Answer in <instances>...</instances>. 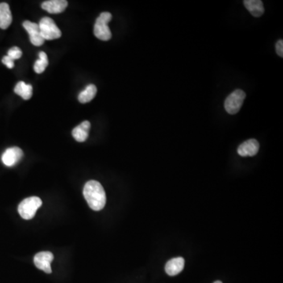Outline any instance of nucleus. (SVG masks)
I'll return each mask as SVG.
<instances>
[{"instance_id": "obj_18", "label": "nucleus", "mask_w": 283, "mask_h": 283, "mask_svg": "<svg viewBox=\"0 0 283 283\" xmlns=\"http://www.w3.org/2000/svg\"><path fill=\"white\" fill-rule=\"evenodd\" d=\"M7 56L10 57V59L13 60H17V59H21V57L22 56V51L19 47H13L8 51Z\"/></svg>"}, {"instance_id": "obj_4", "label": "nucleus", "mask_w": 283, "mask_h": 283, "mask_svg": "<svg viewBox=\"0 0 283 283\" xmlns=\"http://www.w3.org/2000/svg\"><path fill=\"white\" fill-rule=\"evenodd\" d=\"M39 30L44 40H53L62 36V31L57 26L53 19L48 17L42 18L39 22Z\"/></svg>"}, {"instance_id": "obj_10", "label": "nucleus", "mask_w": 283, "mask_h": 283, "mask_svg": "<svg viewBox=\"0 0 283 283\" xmlns=\"http://www.w3.org/2000/svg\"><path fill=\"white\" fill-rule=\"evenodd\" d=\"M68 6V2L65 0H50L42 4L43 10L50 14H60L64 11Z\"/></svg>"}, {"instance_id": "obj_2", "label": "nucleus", "mask_w": 283, "mask_h": 283, "mask_svg": "<svg viewBox=\"0 0 283 283\" xmlns=\"http://www.w3.org/2000/svg\"><path fill=\"white\" fill-rule=\"evenodd\" d=\"M111 20L112 14L109 12H103L96 20L94 27V35L102 41H108L111 39L112 32L108 26Z\"/></svg>"}, {"instance_id": "obj_9", "label": "nucleus", "mask_w": 283, "mask_h": 283, "mask_svg": "<svg viewBox=\"0 0 283 283\" xmlns=\"http://www.w3.org/2000/svg\"><path fill=\"white\" fill-rule=\"evenodd\" d=\"M260 144L256 139H249L238 147V154L242 157H252L257 154Z\"/></svg>"}, {"instance_id": "obj_11", "label": "nucleus", "mask_w": 283, "mask_h": 283, "mask_svg": "<svg viewBox=\"0 0 283 283\" xmlns=\"http://www.w3.org/2000/svg\"><path fill=\"white\" fill-rule=\"evenodd\" d=\"M185 260L183 257H176L171 259L165 264V272L168 276H175L184 270Z\"/></svg>"}, {"instance_id": "obj_20", "label": "nucleus", "mask_w": 283, "mask_h": 283, "mask_svg": "<svg viewBox=\"0 0 283 283\" xmlns=\"http://www.w3.org/2000/svg\"><path fill=\"white\" fill-rule=\"evenodd\" d=\"M276 52L279 56L283 58V42L282 39L279 40L276 43Z\"/></svg>"}, {"instance_id": "obj_8", "label": "nucleus", "mask_w": 283, "mask_h": 283, "mask_svg": "<svg viewBox=\"0 0 283 283\" xmlns=\"http://www.w3.org/2000/svg\"><path fill=\"white\" fill-rule=\"evenodd\" d=\"M23 26L30 34V41L34 46L39 47V46L43 45L45 40L42 37L38 24L30 22V21H26L24 22Z\"/></svg>"}, {"instance_id": "obj_7", "label": "nucleus", "mask_w": 283, "mask_h": 283, "mask_svg": "<svg viewBox=\"0 0 283 283\" xmlns=\"http://www.w3.org/2000/svg\"><path fill=\"white\" fill-rule=\"evenodd\" d=\"M23 151L19 147L8 148L2 155V161L6 166L13 167L23 157Z\"/></svg>"}, {"instance_id": "obj_17", "label": "nucleus", "mask_w": 283, "mask_h": 283, "mask_svg": "<svg viewBox=\"0 0 283 283\" xmlns=\"http://www.w3.org/2000/svg\"><path fill=\"white\" fill-rule=\"evenodd\" d=\"M39 59L35 62L34 64V70L36 73H42L45 70L47 65H48V59L45 52L41 51L39 54Z\"/></svg>"}, {"instance_id": "obj_12", "label": "nucleus", "mask_w": 283, "mask_h": 283, "mask_svg": "<svg viewBox=\"0 0 283 283\" xmlns=\"http://www.w3.org/2000/svg\"><path fill=\"white\" fill-rule=\"evenodd\" d=\"M90 128V122L88 121H84L79 126L72 130V136L79 143H83L88 139Z\"/></svg>"}, {"instance_id": "obj_21", "label": "nucleus", "mask_w": 283, "mask_h": 283, "mask_svg": "<svg viewBox=\"0 0 283 283\" xmlns=\"http://www.w3.org/2000/svg\"><path fill=\"white\" fill-rule=\"evenodd\" d=\"M222 283V282L221 281H216L215 283Z\"/></svg>"}, {"instance_id": "obj_6", "label": "nucleus", "mask_w": 283, "mask_h": 283, "mask_svg": "<svg viewBox=\"0 0 283 283\" xmlns=\"http://www.w3.org/2000/svg\"><path fill=\"white\" fill-rule=\"evenodd\" d=\"M54 255L51 252H40L34 257V264L38 269L42 270L47 274L52 272L51 264L53 261Z\"/></svg>"}, {"instance_id": "obj_19", "label": "nucleus", "mask_w": 283, "mask_h": 283, "mask_svg": "<svg viewBox=\"0 0 283 283\" xmlns=\"http://www.w3.org/2000/svg\"><path fill=\"white\" fill-rule=\"evenodd\" d=\"M2 63H3L5 65H6L7 68H13L14 66V60L13 59H10V57L7 56H4L2 59Z\"/></svg>"}, {"instance_id": "obj_1", "label": "nucleus", "mask_w": 283, "mask_h": 283, "mask_svg": "<svg viewBox=\"0 0 283 283\" xmlns=\"http://www.w3.org/2000/svg\"><path fill=\"white\" fill-rule=\"evenodd\" d=\"M83 193L92 210L100 211L105 207L106 203V192L99 182L95 180L88 181L84 186Z\"/></svg>"}, {"instance_id": "obj_16", "label": "nucleus", "mask_w": 283, "mask_h": 283, "mask_svg": "<svg viewBox=\"0 0 283 283\" xmlns=\"http://www.w3.org/2000/svg\"><path fill=\"white\" fill-rule=\"evenodd\" d=\"M97 94V88L94 84H90L87 87L85 90L83 91L79 94V102L81 103H87L92 101L94 98V96Z\"/></svg>"}, {"instance_id": "obj_13", "label": "nucleus", "mask_w": 283, "mask_h": 283, "mask_svg": "<svg viewBox=\"0 0 283 283\" xmlns=\"http://www.w3.org/2000/svg\"><path fill=\"white\" fill-rule=\"evenodd\" d=\"M12 19L10 6L6 2L0 3V29L6 30L10 26Z\"/></svg>"}, {"instance_id": "obj_14", "label": "nucleus", "mask_w": 283, "mask_h": 283, "mask_svg": "<svg viewBox=\"0 0 283 283\" xmlns=\"http://www.w3.org/2000/svg\"><path fill=\"white\" fill-rule=\"evenodd\" d=\"M245 6L251 13L252 16L259 18L264 13L263 2L260 0H245Z\"/></svg>"}, {"instance_id": "obj_15", "label": "nucleus", "mask_w": 283, "mask_h": 283, "mask_svg": "<svg viewBox=\"0 0 283 283\" xmlns=\"http://www.w3.org/2000/svg\"><path fill=\"white\" fill-rule=\"evenodd\" d=\"M14 92L21 96L23 99L29 100L32 95V87L30 84H26L23 81H21L16 85Z\"/></svg>"}, {"instance_id": "obj_5", "label": "nucleus", "mask_w": 283, "mask_h": 283, "mask_svg": "<svg viewBox=\"0 0 283 283\" xmlns=\"http://www.w3.org/2000/svg\"><path fill=\"white\" fill-rule=\"evenodd\" d=\"M246 93L242 90H235L226 98L224 102L225 110L229 114H236L241 110Z\"/></svg>"}, {"instance_id": "obj_3", "label": "nucleus", "mask_w": 283, "mask_h": 283, "mask_svg": "<svg viewBox=\"0 0 283 283\" xmlns=\"http://www.w3.org/2000/svg\"><path fill=\"white\" fill-rule=\"evenodd\" d=\"M42 201L38 197H30L24 199L18 206V213L25 220H31L35 217L38 209L41 207Z\"/></svg>"}]
</instances>
